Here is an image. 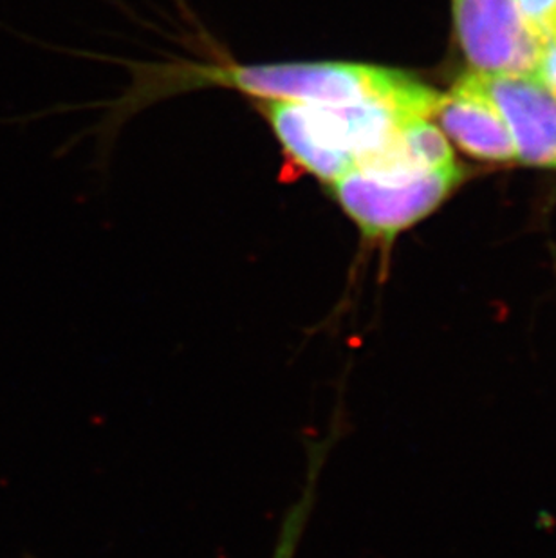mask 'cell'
Here are the masks:
<instances>
[{
  "label": "cell",
  "instance_id": "obj_1",
  "mask_svg": "<svg viewBox=\"0 0 556 558\" xmlns=\"http://www.w3.org/2000/svg\"><path fill=\"white\" fill-rule=\"evenodd\" d=\"M150 96L197 87L239 90L247 98L304 104L385 101L410 117H434L443 93L401 69L346 60L186 63L156 69Z\"/></svg>",
  "mask_w": 556,
  "mask_h": 558
},
{
  "label": "cell",
  "instance_id": "obj_2",
  "mask_svg": "<svg viewBox=\"0 0 556 558\" xmlns=\"http://www.w3.org/2000/svg\"><path fill=\"white\" fill-rule=\"evenodd\" d=\"M278 142L289 180L310 175L329 186L378 156L398 137L410 114L385 101L304 104L255 100Z\"/></svg>",
  "mask_w": 556,
  "mask_h": 558
},
{
  "label": "cell",
  "instance_id": "obj_3",
  "mask_svg": "<svg viewBox=\"0 0 556 558\" xmlns=\"http://www.w3.org/2000/svg\"><path fill=\"white\" fill-rule=\"evenodd\" d=\"M462 178L461 167L436 169L415 156L399 131L389 147L326 190L363 246L389 253L396 239L434 214Z\"/></svg>",
  "mask_w": 556,
  "mask_h": 558
},
{
  "label": "cell",
  "instance_id": "obj_4",
  "mask_svg": "<svg viewBox=\"0 0 556 558\" xmlns=\"http://www.w3.org/2000/svg\"><path fill=\"white\" fill-rule=\"evenodd\" d=\"M451 21L473 73L533 74L541 40L513 0H451Z\"/></svg>",
  "mask_w": 556,
  "mask_h": 558
},
{
  "label": "cell",
  "instance_id": "obj_5",
  "mask_svg": "<svg viewBox=\"0 0 556 558\" xmlns=\"http://www.w3.org/2000/svg\"><path fill=\"white\" fill-rule=\"evenodd\" d=\"M494 104L520 163L556 170V98L531 74L461 76Z\"/></svg>",
  "mask_w": 556,
  "mask_h": 558
},
{
  "label": "cell",
  "instance_id": "obj_6",
  "mask_svg": "<svg viewBox=\"0 0 556 558\" xmlns=\"http://www.w3.org/2000/svg\"><path fill=\"white\" fill-rule=\"evenodd\" d=\"M445 136L468 156L489 163H513V143L492 101L459 78L443 93L434 118Z\"/></svg>",
  "mask_w": 556,
  "mask_h": 558
},
{
  "label": "cell",
  "instance_id": "obj_7",
  "mask_svg": "<svg viewBox=\"0 0 556 558\" xmlns=\"http://www.w3.org/2000/svg\"><path fill=\"white\" fill-rule=\"evenodd\" d=\"M333 441H336V436L331 433L322 441L311 442L307 448V475H305L304 490L283 517L277 544H275L274 558H294L297 555L300 538L304 535L305 524L310 522L311 511L315 506L318 481H321L322 469L326 464Z\"/></svg>",
  "mask_w": 556,
  "mask_h": 558
},
{
  "label": "cell",
  "instance_id": "obj_8",
  "mask_svg": "<svg viewBox=\"0 0 556 558\" xmlns=\"http://www.w3.org/2000/svg\"><path fill=\"white\" fill-rule=\"evenodd\" d=\"M525 26L539 40L556 33V0H513Z\"/></svg>",
  "mask_w": 556,
  "mask_h": 558
},
{
  "label": "cell",
  "instance_id": "obj_9",
  "mask_svg": "<svg viewBox=\"0 0 556 558\" xmlns=\"http://www.w3.org/2000/svg\"><path fill=\"white\" fill-rule=\"evenodd\" d=\"M531 76H535L556 98V33L542 40Z\"/></svg>",
  "mask_w": 556,
  "mask_h": 558
}]
</instances>
